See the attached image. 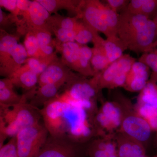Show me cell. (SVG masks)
Here are the masks:
<instances>
[{"instance_id":"6da1fadb","label":"cell","mask_w":157,"mask_h":157,"mask_svg":"<svg viewBox=\"0 0 157 157\" xmlns=\"http://www.w3.org/2000/svg\"><path fill=\"white\" fill-rule=\"evenodd\" d=\"M117 36L127 49L137 54L157 48V26L153 19L123 11L119 14Z\"/></svg>"},{"instance_id":"7a4b0ae2","label":"cell","mask_w":157,"mask_h":157,"mask_svg":"<svg viewBox=\"0 0 157 157\" xmlns=\"http://www.w3.org/2000/svg\"><path fill=\"white\" fill-rule=\"evenodd\" d=\"M0 106L1 146L7 138L15 137L21 129L39 123L42 117L39 109L31 105L24 94L18 104Z\"/></svg>"},{"instance_id":"3957f363","label":"cell","mask_w":157,"mask_h":157,"mask_svg":"<svg viewBox=\"0 0 157 157\" xmlns=\"http://www.w3.org/2000/svg\"><path fill=\"white\" fill-rule=\"evenodd\" d=\"M113 98L121 113L120 127L117 132L146 147L153 131L149 124L138 114L132 101L120 92H114Z\"/></svg>"},{"instance_id":"277c9868","label":"cell","mask_w":157,"mask_h":157,"mask_svg":"<svg viewBox=\"0 0 157 157\" xmlns=\"http://www.w3.org/2000/svg\"><path fill=\"white\" fill-rule=\"evenodd\" d=\"M78 16L79 19L107 38L117 36L119 14L98 0H82Z\"/></svg>"},{"instance_id":"5b68a950","label":"cell","mask_w":157,"mask_h":157,"mask_svg":"<svg viewBox=\"0 0 157 157\" xmlns=\"http://www.w3.org/2000/svg\"><path fill=\"white\" fill-rule=\"evenodd\" d=\"M135 62L136 59L130 55L123 54L106 69L96 74L99 90L123 88L127 75Z\"/></svg>"},{"instance_id":"8992f818","label":"cell","mask_w":157,"mask_h":157,"mask_svg":"<svg viewBox=\"0 0 157 157\" xmlns=\"http://www.w3.org/2000/svg\"><path fill=\"white\" fill-rule=\"evenodd\" d=\"M49 133L40 122L21 130L15 136L18 157H34L45 144Z\"/></svg>"},{"instance_id":"52a82bcc","label":"cell","mask_w":157,"mask_h":157,"mask_svg":"<svg viewBox=\"0 0 157 157\" xmlns=\"http://www.w3.org/2000/svg\"><path fill=\"white\" fill-rule=\"evenodd\" d=\"M63 92L71 99L82 102H97L102 100L96 75L90 78L74 73L65 84Z\"/></svg>"},{"instance_id":"ba28073f","label":"cell","mask_w":157,"mask_h":157,"mask_svg":"<svg viewBox=\"0 0 157 157\" xmlns=\"http://www.w3.org/2000/svg\"><path fill=\"white\" fill-rule=\"evenodd\" d=\"M88 143H77L68 137L49 135L45 144L34 157H88Z\"/></svg>"},{"instance_id":"9c48e42d","label":"cell","mask_w":157,"mask_h":157,"mask_svg":"<svg viewBox=\"0 0 157 157\" xmlns=\"http://www.w3.org/2000/svg\"><path fill=\"white\" fill-rule=\"evenodd\" d=\"M66 103L59 95L39 109L44 124L51 136L67 137L65 119Z\"/></svg>"},{"instance_id":"30bf717a","label":"cell","mask_w":157,"mask_h":157,"mask_svg":"<svg viewBox=\"0 0 157 157\" xmlns=\"http://www.w3.org/2000/svg\"><path fill=\"white\" fill-rule=\"evenodd\" d=\"M121 113L117 104L113 101H102L94 118L97 137L113 135L121 125Z\"/></svg>"},{"instance_id":"8fae6325","label":"cell","mask_w":157,"mask_h":157,"mask_svg":"<svg viewBox=\"0 0 157 157\" xmlns=\"http://www.w3.org/2000/svg\"><path fill=\"white\" fill-rule=\"evenodd\" d=\"M17 17L16 25L17 34H26L29 31L46 29L50 14L37 0L32 1L28 10L22 12Z\"/></svg>"},{"instance_id":"7c38bea8","label":"cell","mask_w":157,"mask_h":157,"mask_svg":"<svg viewBox=\"0 0 157 157\" xmlns=\"http://www.w3.org/2000/svg\"><path fill=\"white\" fill-rule=\"evenodd\" d=\"M80 46L76 42L60 43L56 41V48L61 54V60L65 65L72 71L85 76L90 70V62L82 55Z\"/></svg>"},{"instance_id":"4fadbf2b","label":"cell","mask_w":157,"mask_h":157,"mask_svg":"<svg viewBox=\"0 0 157 157\" xmlns=\"http://www.w3.org/2000/svg\"><path fill=\"white\" fill-rule=\"evenodd\" d=\"M74 73L62 62L61 59L57 58L39 76L38 86L58 83L65 85Z\"/></svg>"},{"instance_id":"5bb4252c","label":"cell","mask_w":157,"mask_h":157,"mask_svg":"<svg viewBox=\"0 0 157 157\" xmlns=\"http://www.w3.org/2000/svg\"><path fill=\"white\" fill-rule=\"evenodd\" d=\"M150 73V68L146 65L135 62L127 75L124 88L130 92H140L147 83Z\"/></svg>"},{"instance_id":"9a60e30c","label":"cell","mask_w":157,"mask_h":157,"mask_svg":"<svg viewBox=\"0 0 157 157\" xmlns=\"http://www.w3.org/2000/svg\"><path fill=\"white\" fill-rule=\"evenodd\" d=\"M64 85L47 84L37 86L35 89L26 93L28 101L33 107L39 108L53 100L58 95L60 89Z\"/></svg>"},{"instance_id":"2e32d148","label":"cell","mask_w":157,"mask_h":157,"mask_svg":"<svg viewBox=\"0 0 157 157\" xmlns=\"http://www.w3.org/2000/svg\"><path fill=\"white\" fill-rule=\"evenodd\" d=\"M118 157H146V147L142 144L117 132L114 136Z\"/></svg>"},{"instance_id":"e0dca14e","label":"cell","mask_w":157,"mask_h":157,"mask_svg":"<svg viewBox=\"0 0 157 157\" xmlns=\"http://www.w3.org/2000/svg\"><path fill=\"white\" fill-rule=\"evenodd\" d=\"M28 58L24 45L18 43L8 61L0 67V75L5 78H9L21 67Z\"/></svg>"},{"instance_id":"ac0fdd59","label":"cell","mask_w":157,"mask_h":157,"mask_svg":"<svg viewBox=\"0 0 157 157\" xmlns=\"http://www.w3.org/2000/svg\"><path fill=\"white\" fill-rule=\"evenodd\" d=\"M39 76L24 64L21 67L14 73L10 78L14 86L20 87L26 93L37 87Z\"/></svg>"},{"instance_id":"d6986e66","label":"cell","mask_w":157,"mask_h":157,"mask_svg":"<svg viewBox=\"0 0 157 157\" xmlns=\"http://www.w3.org/2000/svg\"><path fill=\"white\" fill-rule=\"evenodd\" d=\"M104 39L99 34L95 37L93 41V56L91 64L95 75L107 68L110 63L107 57L103 45Z\"/></svg>"},{"instance_id":"ffe728a7","label":"cell","mask_w":157,"mask_h":157,"mask_svg":"<svg viewBox=\"0 0 157 157\" xmlns=\"http://www.w3.org/2000/svg\"><path fill=\"white\" fill-rule=\"evenodd\" d=\"M135 105L157 109V81L150 77L145 87L140 92Z\"/></svg>"},{"instance_id":"44dd1931","label":"cell","mask_w":157,"mask_h":157,"mask_svg":"<svg viewBox=\"0 0 157 157\" xmlns=\"http://www.w3.org/2000/svg\"><path fill=\"white\" fill-rule=\"evenodd\" d=\"M50 14H57L62 9L78 15L81 1L78 0H37Z\"/></svg>"},{"instance_id":"7402d4cb","label":"cell","mask_w":157,"mask_h":157,"mask_svg":"<svg viewBox=\"0 0 157 157\" xmlns=\"http://www.w3.org/2000/svg\"><path fill=\"white\" fill-rule=\"evenodd\" d=\"M124 11L153 19L157 12V0H132Z\"/></svg>"},{"instance_id":"603a6c76","label":"cell","mask_w":157,"mask_h":157,"mask_svg":"<svg viewBox=\"0 0 157 157\" xmlns=\"http://www.w3.org/2000/svg\"><path fill=\"white\" fill-rule=\"evenodd\" d=\"M20 35H14L0 30V67L8 61L14 48L18 44Z\"/></svg>"},{"instance_id":"cb8c5ba5","label":"cell","mask_w":157,"mask_h":157,"mask_svg":"<svg viewBox=\"0 0 157 157\" xmlns=\"http://www.w3.org/2000/svg\"><path fill=\"white\" fill-rule=\"evenodd\" d=\"M14 86L10 78L0 80V104L12 106L18 104L23 99L22 95L18 94L14 89Z\"/></svg>"},{"instance_id":"d4e9b609","label":"cell","mask_w":157,"mask_h":157,"mask_svg":"<svg viewBox=\"0 0 157 157\" xmlns=\"http://www.w3.org/2000/svg\"><path fill=\"white\" fill-rule=\"evenodd\" d=\"M80 23V19L77 16L65 17L59 14H55L48 19L47 28L50 32L52 29L61 28L73 31L76 33Z\"/></svg>"},{"instance_id":"484cf974","label":"cell","mask_w":157,"mask_h":157,"mask_svg":"<svg viewBox=\"0 0 157 157\" xmlns=\"http://www.w3.org/2000/svg\"><path fill=\"white\" fill-rule=\"evenodd\" d=\"M103 45L110 64L121 57L128 49L118 36L104 39Z\"/></svg>"},{"instance_id":"4316f807","label":"cell","mask_w":157,"mask_h":157,"mask_svg":"<svg viewBox=\"0 0 157 157\" xmlns=\"http://www.w3.org/2000/svg\"><path fill=\"white\" fill-rule=\"evenodd\" d=\"M57 58L56 52L50 56L28 58L24 64L39 76Z\"/></svg>"},{"instance_id":"83f0119b","label":"cell","mask_w":157,"mask_h":157,"mask_svg":"<svg viewBox=\"0 0 157 157\" xmlns=\"http://www.w3.org/2000/svg\"><path fill=\"white\" fill-rule=\"evenodd\" d=\"M98 33L80 19V25L75 37V42L80 45H86L90 42H93Z\"/></svg>"},{"instance_id":"f1b7e54d","label":"cell","mask_w":157,"mask_h":157,"mask_svg":"<svg viewBox=\"0 0 157 157\" xmlns=\"http://www.w3.org/2000/svg\"><path fill=\"white\" fill-rule=\"evenodd\" d=\"M88 157H108L104 137H97L90 141L87 148Z\"/></svg>"},{"instance_id":"f546056e","label":"cell","mask_w":157,"mask_h":157,"mask_svg":"<svg viewBox=\"0 0 157 157\" xmlns=\"http://www.w3.org/2000/svg\"><path fill=\"white\" fill-rule=\"evenodd\" d=\"M24 45L28 58L42 57L39 50V43L36 38L35 34L31 31L26 34Z\"/></svg>"},{"instance_id":"4dcf8cb0","label":"cell","mask_w":157,"mask_h":157,"mask_svg":"<svg viewBox=\"0 0 157 157\" xmlns=\"http://www.w3.org/2000/svg\"><path fill=\"white\" fill-rule=\"evenodd\" d=\"M52 33L54 34L56 41L59 43H65L75 42L76 33L74 31L61 28L52 29Z\"/></svg>"},{"instance_id":"1f68e13d","label":"cell","mask_w":157,"mask_h":157,"mask_svg":"<svg viewBox=\"0 0 157 157\" xmlns=\"http://www.w3.org/2000/svg\"><path fill=\"white\" fill-rule=\"evenodd\" d=\"M31 31L35 34L39 43V47L42 45H56V40L52 39V33L47 29H37Z\"/></svg>"},{"instance_id":"d6a6232c","label":"cell","mask_w":157,"mask_h":157,"mask_svg":"<svg viewBox=\"0 0 157 157\" xmlns=\"http://www.w3.org/2000/svg\"><path fill=\"white\" fill-rule=\"evenodd\" d=\"M138 61L146 65L152 70V73L157 74V48L149 52L142 54Z\"/></svg>"},{"instance_id":"836d02e7","label":"cell","mask_w":157,"mask_h":157,"mask_svg":"<svg viewBox=\"0 0 157 157\" xmlns=\"http://www.w3.org/2000/svg\"><path fill=\"white\" fill-rule=\"evenodd\" d=\"M0 157H18L15 137L11 138L7 143L0 147Z\"/></svg>"},{"instance_id":"e575fe53","label":"cell","mask_w":157,"mask_h":157,"mask_svg":"<svg viewBox=\"0 0 157 157\" xmlns=\"http://www.w3.org/2000/svg\"><path fill=\"white\" fill-rule=\"evenodd\" d=\"M17 17L11 14L8 15L3 11L2 8L0 9V30L6 31L8 33V30L11 28L13 24L16 22Z\"/></svg>"},{"instance_id":"d590c367","label":"cell","mask_w":157,"mask_h":157,"mask_svg":"<svg viewBox=\"0 0 157 157\" xmlns=\"http://www.w3.org/2000/svg\"><path fill=\"white\" fill-rule=\"evenodd\" d=\"M115 134L108 135L104 137L106 141L108 157H118L116 142L114 138Z\"/></svg>"},{"instance_id":"8d00e7d4","label":"cell","mask_w":157,"mask_h":157,"mask_svg":"<svg viewBox=\"0 0 157 157\" xmlns=\"http://www.w3.org/2000/svg\"><path fill=\"white\" fill-rule=\"evenodd\" d=\"M106 5L111 10L118 13L119 11H123L128 5L130 1L128 0H106L104 1Z\"/></svg>"},{"instance_id":"74e56055","label":"cell","mask_w":157,"mask_h":157,"mask_svg":"<svg viewBox=\"0 0 157 157\" xmlns=\"http://www.w3.org/2000/svg\"><path fill=\"white\" fill-rule=\"evenodd\" d=\"M17 0H0V6L10 11L15 17H18L20 11L17 9Z\"/></svg>"},{"instance_id":"f35d334b","label":"cell","mask_w":157,"mask_h":157,"mask_svg":"<svg viewBox=\"0 0 157 157\" xmlns=\"http://www.w3.org/2000/svg\"><path fill=\"white\" fill-rule=\"evenodd\" d=\"M32 2V1H28V0H17V8L20 11V14L22 12H25L28 10L31 6Z\"/></svg>"},{"instance_id":"ab89813d","label":"cell","mask_w":157,"mask_h":157,"mask_svg":"<svg viewBox=\"0 0 157 157\" xmlns=\"http://www.w3.org/2000/svg\"><path fill=\"white\" fill-rule=\"evenodd\" d=\"M155 131H156V137H155V143H156V146L157 147V125Z\"/></svg>"},{"instance_id":"60d3db41","label":"cell","mask_w":157,"mask_h":157,"mask_svg":"<svg viewBox=\"0 0 157 157\" xmlns=\"http://www.w3.org/2000/svg\"><path fill=\"white\" fill-rule=\"evenodd\" d=\"M146 157H157V155H155L153 157H148L147 156H146Z\"/></svg>"}]
</instances>
